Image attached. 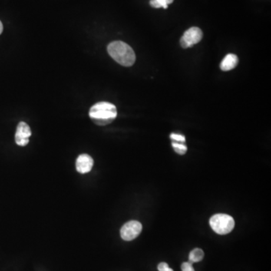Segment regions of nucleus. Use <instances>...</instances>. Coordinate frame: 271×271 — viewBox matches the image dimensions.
I'll list each match as a JSON object with an SVG mask.
<instances>
[{
  "label": "nucleus",
  "mask_w": 271,
  "mask_h": 271,
  "mask_svg": "<svg viewBox=\"0 0 271 271\" xmlns=\"http://www.w3.org/2000/svg\"><path fill=\"white\" fill-rule=\"evenodd\" d=\"M107 51L116 62L124 67H131L136 61L134 51L124 41H113L109 44Z\"/></svg>",
  "instance_id": "f257e3e1"
},
{
  "label": "nucleus",
  "mask_w": 271,
  "mask_h": 271,
  "mask_svg": "<svg viewBox=\"0 0 271 271\" xmlns=\"http://www.w3.org/2000/svg\"><path fill=\"white\" fill-rule=\"evenodd\" d=\"M89 116L97 125H107L117 117V110L116 106L112 103L100 102L90 108Z\"/></svg>",
  "instance_id": "f03ea898"
},
{
  "label": "nucleus",
  "mask_w": 271,
  "mask_h": 271,
  "mask_svg": "<svg viewBox=\"0 0 271 271\" xmlns=\"http://www.w3.org/2000/svg\"><path fill=\"white\" fill-rule=\"evenodd\" d=\"M211 228L218 234H228L234 228V219L227 214H216L209 220Z\"/></svg>",
  "instance_id": "7ed1b4c3"
},
{
  "label": "nucleus",
  "mask_w": 271,
  "mask_h": 271,
  "mask_svg": "<svg viewBox=\"0 0 271 271\" xmlns=\"http://www.w3.org/2000/svg\"><path fill=\"white\" fill-rule=\"evenodd\" d=\"M202 38H203L202 30L198 27H192L189 29L181 38V46L183 48H191L194 44L200 42Z\"/></svg>",
  "instance_id": "20e7f679"
},
{
  "label": "nucleus",
  "mask_w": 271,
  "mask_h": 271,
  "mask_svg": "<svg viewBox=\"0 0 271 271\" xmlns=\"http://www.w3.org/2000/svg\"><path fill=\"white\" fill-rule=\"evenodd\" d=\"M143 230V225L137 221L127 222L120 229V236L124 240L131 241L136 239Z\"/></svg>",
  "instance_id": "39448f33"
},
{
  "label": "nucleus",
  "mask_w": 271,
  "mask_h": 271,
  "mask_svg": "<svg viewBox=\"0 0 271 271\" xmlns=\"http://www.w3.org/2000/svg\"><path fill=\"white\" fill-rule=\"evenodd\" d=\"M32 133L28 124L25 122H20L17 127L15 133V142L20 146H27Z\"/></svg>",
  "instance_id": "423d86ee"
},
{
  "label": "nucleus",
  "mask_w": 271,
  "mask_h": 271,
  "mask_svg": "<svg viewBox=\"0 0 271 271\" xmlns=\"http://www.w3.org/2000/svg\"><path fill=\"white\" fill-rule=\"evenodd\" d=\"M77 170L81 174L88 173L94 166V160L88 155L83 154L78 156L77 160Z\"/></svg>",
  "instance_id": "0eeeda50"
},
{
  "label": "nucleus",
  "mask_w": 271,
  "mask_h": 271,
  "mask_svg": "<svg viewBox=\"0 0 271 271\" xmlns=\"http://www.w3.org/2000/svg\"><path fill=\"white\" fill-rule=\"evenodd\" d=\"M239 62L237 56L233 54H229L225 56L220 64V68L222 71H230L233 70Z\"/></svg>",
  "instance_id": "6e6552de"
},
{
  "label": "nucleus",
  "mask_w": 271,
  "mask_h": 271,
  "mask_svg": "<svg viewBox=\"0 0 271 271\" xmlns=\"http://www.w3.org/2000/svg\"><path fill=\"white\" fill-rule=\"evenodd\" d=\"M204 257V252L200 248H195L189 253V262L190 263H197L201 262Z\"/></svg>",
  "instance_id": "1a4fd4ad"
},
{
  "label": "nucleus",
  "mask_w": 271,
  "mask_h": 271,
  "mask_svg": "<svg viewBox=\"0 0 271 271\" xmlns=\"http://www.w3.org/2000/svg\"><path fill=\"white\" fill-rule=\"evenodd\" d=\"M173 1L174 0H151L150 5L156 8H167L169 4H171Z\"/></svg>",
  "instance_id": "9d476101"
},
{
  "label": "nucleus",
  "mask_w": 271,
  "mask_h": 271,
  "mask_svg": "<svg viewBox=\"0 0 271 271\" xmlns=\"http://www.w3.org/2000/svg\"><path fill=\"white\" fill-rule=\"evenodd\" d=\"M172 146L174 149L175 152L177 154L180 155H183L187 153L188 148L186 145L183 144V143H176V142H173L172 143Z\"/></svg>",
  "instance_id": "9b49d317"
},
{
  "label": "nucleus",
  "mask_w": 271,
  "mask_h": 271,
  "mask_svg": "<svg viewBox=\"0 0 271 271\" xmlns=\"http://www.w3.org/2000/svg\"><path fill=\"white\" fill-rule=\"evenodd\" d=\"M170 138L173 142L176 143H185L186 142V137L183 135L177 134V133H171Z\"/></svg>",
  "instance_id": "f8f14e48"
},
{
  "label": "nucleus",
  "mask_w": 271,
  "mask_h": 271,
  "mask_svg": "<svg viewBox=\"0 0 271 271\" xmlns=\"http://www.w3.org/2000/svg\"><path fill=\"white\" fill-rule=\"evenodd\" d=\"M181 269H182V271H194L193 265L189 262L182 264Z\"/></svg>",
  "instance_id": "ddd939ff"
},
{
  "label": "nucleus",
  "mask_w": 271,
  "mask_h": 271,
  "mask_svg": "<svg viewBox=\"0 0 271 271\" xmlns=\"http://www.w3.org/2000/svg\"><path fill=\"white\" fill-rule=\"evenodd\" d=\"M157 270L159 271H173V269H171L169 265L165 262H161V263L159 264L158 266H157Z\"/></svg>",
  "instance_id": "4468645a"
},
{
  "label": "nucleus",
  "mask_w": 271,
  "mask_h": 271,
  "mask_svg": "<svg viewBox=\"0 0 271 271\" xmlns=\"http://www.w3.org/2000/svg\"><path fill=\"white\" fill-rule=\"evenodd\" d=\"M2 30H3V26H2V22L0 21V34H2Z\"/></svg>",
  "instance_id": "2eb2a0df"
}]
</instances>
